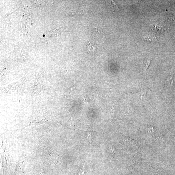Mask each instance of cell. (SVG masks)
I'll use <instances>...</instances> for the list:
<instances>
[{
    "label": "cell",
    "instance_id": "obj_1",
    "mask_svg": "<svg viewBox=\"0 0 175 175\" xmlns=\"http://www.w3.org/2000/svg\"><path fill=\"white\" fill-rule=\"evenodd\" d=\"M89 44L88 45L87 50L89 51L90 53H94V48L93 46L91 45L90 41H89Z\"/></svg>",
    "mask_w": 175,
    "mask_h": 175
},
{
    "label": "cell",
    "instance_id": "obj_2",
    "mask_svg": "<svg viewBox=\"0 0 175 175\" xmlns=\"http://www.w3.org/2000/svg\"><path fill=\"white\" fill-rule=\"evenodd\" d=\"M111 6L113 9L115 10H118L119 9V8L117 6V5L113 2H112V1L111 2Z\"/></svg>",
    "mask_w": 175,
    "mask_h": 175
},
{
    "label": "cell",
    "instance_id": "obj_3",
    "mask_svg": "<svg viewBox=\"0 0 175 175\" xmlns=\"http://www.w3.org/2000/svg\"><path fill=\"white\" fill-rule=\"evenodd\" d=\"M155 130L154 128L153 127H150L148 129V132L149 133L153 134L155 132Z\"/></svg>",
    "mask_w": 175,
    "mask_h": 175
},
{
    "label": "cell",
    "instance_id": "obj_4",
    "mask_svg": "<svg viewBox=\"0 0 175 175\" xmlns=\"http://www.w3.org/2000/svg\"><path fill=\"white\" fill-rule=\"evenodd\" d=\"M94 34L95 35V36L97 37H100V33L98 29L96 30L94 32Z\"/></svg>",
    "mask_w": 175,
    "mask_h": 175
},
{
    "label": "cell",
    "instance_id": "obj_5",
    "mask_svg": "<svg viewBox=\"0 0 175 175\" xmlns=\"http://www.w3.org/2000/svg\"><path fill=\"white\" fill-rule=\"evenodd\" d=\"M151 62V61H148L146 62L145 61L144 62V65H145V70H146L148 69L149 67L150 66V64Z\"/></svg>",
    "mask_w": 175,
    "mask_h": 175
},
{
    "label": "cell",
    "instance_id": "obj_6",
    "mask_svg": "<svg viewBox=\"0 0 175 175\" xmlns=\"http://www.w3.org/2000/svg\"><path fill=\"white\" fill-rule=\"evenodd\" d=\"M155 140H156V141H158V142H161L163 140V137L161 136L156 137L155 138Z\"/></svg>",
    "mask_w": 175,
    "mask_h": 175
},
{
    "label": "cell",
    "instance_id": "obj_7",
    "mask_svg": "<svg viewBox=\"0 0 175 175\" xmlns=\"http://www.w3.org/2000/svg\"><path fill=\"white\" fill-rule=\"evenodd\" d=\"M173 20H174V21L175 22V15H174V18H173Z\"/></svg>",
    "mask_w": 175,
    "mask_h": 175
}]
</instances>
